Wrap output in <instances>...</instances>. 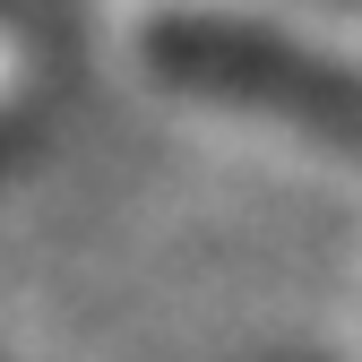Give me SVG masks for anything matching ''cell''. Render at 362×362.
<instances>
[{
    "label": "cell",
    "mask_w": 362,
    "mask_h": 362,
    "mask_svg": "<svg viewBox=\"0 0 362 362\" xmlns=\"http://www.w3.org/2000/svg\"><path fill=\"white\" fill-rule=\"evenodd\" d=\"M139 52H147V69H164V86H199V95H233L250 112L310 121L362 156V78L293 52L285 35H259V26H233V18H207V9L173 0V9L139 18Z\"/></svg>",
    "instance_id": "obj_1"
},
{
    "label": "cell",
    "mask_w": 362,
    "mask_h": 362,
    "mask_svg": "<svg viewBox=\"0 0 362 362\" xmlns=\"http://www.w3.org/2000/svg\"><path fill=\"white\" fill-rule=\"evenodd\" d=\"M35 78H43V61H35V43L0 18V129H18L26 121V104H35Z\"/></svg>",
    "instance_id": "obj_2"
}]
</instances>
